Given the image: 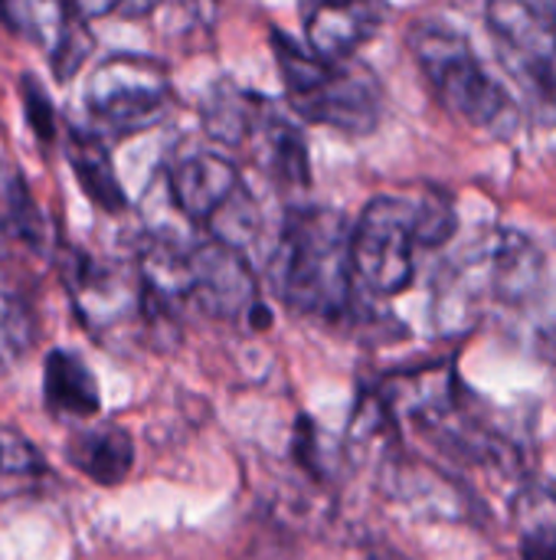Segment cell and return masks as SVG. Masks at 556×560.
Segmentation results:
<instances>
[{
  "label": "cell",
  "mask_w": 556,
  "mask_h": 560,
  "mask_svg": "<svg viewBox=\"0 0 556 560\" xmlns=\"http://www.w3.org/2000/svg\"><path fill=\"white\" fill-rule=\"evenodd\" d=\"M279 299L311 318H341L354 295L351 223L328 207H295L269 262Z\"/></svg>",
  "instance_id": "obj_1"
},
{
  "label": "cell",
  "mask_w": 556,
  "mask_h": 560,
  "mask_svg": "<svg viewBox=\"0 0 556 560\" xmlns=\"http://www.w3.org/2000/svg\"><path fill=\"white\" fill-rule=\"evenodd\" d=\"M410 52L456 121L492 138H508L518 128L521 105L514 102L511 89L482 62L465 33L433 20H416L410 30Z\"/></svg>",
  "instance_id": "obj_2"
},
{
  "label": "cell",
  "mask_w": 556,
  "mask_h": 560,
  "mask_svg": "<svg viewBox=\"0 0 556 560\" xmlns=\"http://www.w3.org/2000/svg\"><path fill=\"white\" fill-rule=\"evenodd\" d=\"M275 59L282 72V85L288 105L315 125L344 131V135H367L374 131L383 95L370 69L357 59H324L311 52L305 43L275 33Z\"/></svg>",
  "instance_id": "obj_3"
},
{
  "label": "cell",
  "mask_w": 556,
  "mask_h": 560,
  "mask_svg": "<svg viewBox=\"0 0 556 560\" xmlns=\"http://www.w3.org/2000/svg\"><path fill=\"white\" fill-rule=\"evenodd\" d=\"M485 20L498 62L521 102L544 125L556 121V0H488Z\"/></svg>",
  "instance_id": "obj_4"
},
{
  "label": "cell",
  "mask_w": 556,
  "mask_h": 560,
  "mask_svg": "<svg viewBox=\"0 0 556 560\" xmlns=\"http://www.w3.org/2000/svg\"><path fill=\"white\" fill-rule=\"evenodd\" d=\"M423 236V200L374 197L351 226L354 276L374 295H400L413 285Z\"/></svg>",
  "instance_id": "obj_5"
},
{
  "label": "cell",
  "mask_w": 556,
  "mask_h": 560,
  "mask_svg": "<svg viewBox=\"0 0 556 560\" xmlns=\"http://www.w3.org/2000/svg\"><path fill=\"white\" fill-rule=\"evenodd\" d=\"M174 105L167 69L147 56H108L85 82V108L102 131L138 135Z\"/></svg>",
  "instance_id": "obj_6"
},
{
  "label": "cell",
  "mask_w": 556,
  "mask_h": 560,
  "mask_svg": "<svg viewBox=\"0 0 556 560\" xmlns=\"http://www.w3.org/2000/svg\"><path fill=\"white\" fill-rule=\"evenodd\" d=\"M170 197L187 220L210 226L213 240L236 249H242V240L256 226L252 197L246 194L236 164L223 154L197 151L177 161L170 171Z\"/></svg>",
  "instance_id": "obj_7"
},
{
  "label": "cell",
  "mask_w": 556,
  "mask_h": 560,
  "mask_svg": "<svg viewBox=\"0 0 556 560\" xmlns=\"http://www.w3.org/2000/svg\"><path fill=\"white\" fill-rule=\"evenodd\" d=\"M66 289L72 295L75 315L98 338L131 325L147 328V289L141 272H125L85 253H72L66 259Z\"/></svg>",
  "instance_id": "obj_8"
},
{
  "label": "cell",
  "mask_w": 556,
  "mask_h": 560,
  "mask_svg": "<svg viewBox=\"0 0 556 560\" xmlns=\"http://www.w3.org/2000/svg\"><path fill=\"white\" fill-rule=\"evenodd\" d=\"M305 46L324 59H354V52L383 26L380 0H298Z\"/></svg>",
  "instance_id": "obj_9"
},
{
  "label": "cell",
  "mask_w": 556,
  "mask_h": 560,
  "mask_svg": "<svg viewBox=\"0 0 556 560\" xmlns=\"http://www.w3.org/2000/svg\"><path fill=\"white\" fill-rule=\"evenodd\" d=\"M66 459L95 486H121L134 466V443L125 427L95 423L66 440Z\"/></svg>",
  "instance_id": "obj_10"
},
{
  "label": "cell",
  "mask_w": 556,
  "mask_h": 560,
  "mask_svg": "<svg viewBox=\"0 0 556 560\" xmlns=\"http://www.w3.org/2000/svg\"><path fill=\"white\" fill-rule=\"evenodd\" d=\"M43 397H46V407L66 420H92L102 407L95 374L85 368L79 354L62 351V348L49 351L46 358Z\"/></svg>",
  "instance_id": "obj_11"
},
{
  "label": "cell",
  "mask_w": 556,
  "mask_h": 560,
  "mask_svg": "<svg viewBox=\"0 0 556 560\" xmlns=\"http://www.w3.org/2000/svg\"><path fill=\"white\" fill-rule=\"evenodd\" d=\"M66 158L75 171L79 187L85 190V197L102 207L105 213H121L125 210V190L115 177L111 158L102 144L98 135H85V131H69L66 141Z\"/></svg>",
  "instance_id": "obj_12"
},
{
  "label": "cell",
  "mask_w": 556,
  "mask_h": 560,
  "mask_svg": "<svg viewBox=\"0 0 556 560\" xmlns=\"http://www.w3.org/2000/svg\"><path fill=\"white\" fill-rule=\"evenodd\" d=\"M0 240L16 243L29 253H43L49 230L20 171L0 164Z\"/></svg>",
  "instance_id": "obj_13"
},
{
  "label": "cell",
  "mask_w": 556,
  "mask_h": 560,
  "mask_svg": "<svg viewBox=\"0 0 556 560\" xmlns=\"http://www.w3.org/2000/svg\"><path fill=\"white\" fill-rule=\"evenodd\" d=\"M46 482V463L36 453V446L16 433L0 427V509L7 502L29 499Z\"/></svg>",
  "instance_id": "obj_14"
},
{
  "label": "cell",
  "mask_w": 556,
  "mask_h": 560,
  "mask_svg": "<svg viewBox=\"0 0 556 560\" xmlns=\"http://www.w3.org/2000/svg\"><path fill=\"white\" fill-rule=\"evenodd\" d=\"M36 345V315L26 295L0 279V374L20 364Z\"/></svg>",
  "instance_id": "obj_15"
},
{
  "label": "cell",
  "mask_w": 556,
  "mask_h": 560,
  "mask_svg": "<svg viewBox=\"0 0 556 560\" xmlns=\"http://www.w3.org/2000/svg\"><path fill=\"white\" fill-rule=\"evenodd\" d=\"M521 525V558L556 560V505L547 499H528L518 509Z\"/></svg>",
  "instance_id": "obj_16"
},
{
  "label": "cell",
  "mask_w": 556,
  "mask_h": 560,
  "mask_svg": "<svg viewBox=\"0 0 556 560\" xmlns=\"http://www.w3.org/2000/svg\"><path fill=\"white\" fill-rule=\"evenodd\" d=\"M23 105H26V118L36 131V138L43 144H49L56 138V112H52V102L46 95V89H39L33 79H23Z\"/></svg>",
  "instance_id": "obj_17"
},
{
  "label": "cell",
  "mask_w": 556,
  "mask_h": 560,
  "mask_svg": "<svg viewBox=\"0 0 556 560\" xmlns=\"http://www.w3.org/2000/svg\"><path fill=\"white\" fill-rule=\"evenodd\" d=\"M367 560H413V558H406L403 551H397V548H390V545H374V548L367 551Z\"/></svg>",
  "instance_id": "obj_18"
}]
</instances>
